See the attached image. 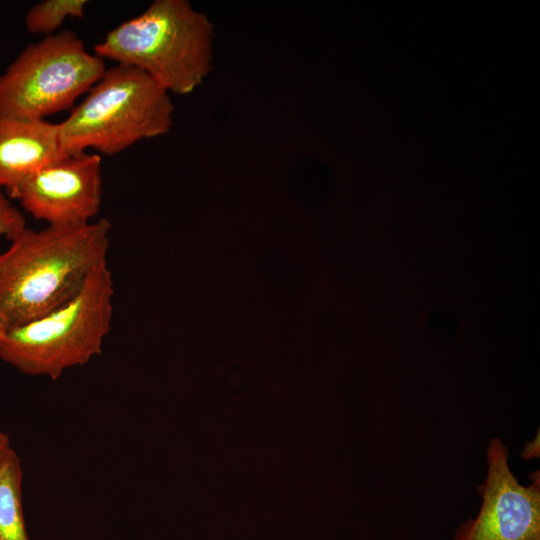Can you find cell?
<instances>
[{"label": "cell", "mask_w": 540, "mask_h": 540, "mask_svg": "<svg viewBox=\"0 0 540 540\" xmlns=\"http://www.w3.org/2000/svg\"><path fill=\"white\" fill-rule=\"evenodd\" d=\"M111 224L24 229L0 252V333L69 301L92 270L107 260Z\"/></svg>", "instance_id": "obj_1"}, {"label": "cell", "mask_w": 540, "mask_h": 540, "mask_svg": "<svg viewBox=\"0 0 540 540\" xmlns=\"http://www.w3.org/2000/svg\"><path fill=\"white\" fill-rule=\"evenodd\" d=\"M214 25L186 0H155L94 46L103 60L137 68L169 93L193 92L213 67Z\"/></svg>", "instance_id": "obj_2"}, {"label": "cell", "mask_w": 540, "mask_h": 540, "mask_svg": "<svg viewBox=\"0 0 540 540\" xmlns=\"http://www.w3.org/2000/svg\"><path fill=\"white\" fill-rule=\"evenodd\" d=\"M114 283L108 259L80 290L44 316L0 333V359L25 375L56 380L102 352L111 329Z\"/></svg>", "instance_id": "obj_3"}, {"label": "cell", "mask_w": 540, "mask_h": 540, "mask_svg": "<svg viewBox=\"0 0 540 540\" xmlns=\"http://www.w3.org/2000/svg\"><path fill=\"white\" fill-rule=\"evenodd\" d=\"M170 93L141 70L116 64L58 123L65 153L93 149L114 155L133 144L166 134L173 124Z\"/></svg>", "instance_id": "obj_4"}, {"label": "cell", "mask_w": 540, "mask_h": 540, "mask_svg": "<svg viewBox=\"0 0 540 540\" xmlns=\"http://www.w3.org/2000/svg\"><path fill=\"white\" fill-rule=\"evenodd\" d=\"M105 62L64 30L29 44L0 75V113L34 120L74 107L102 77Z\"/></svg>", "instance_id": "obj_5"}, {"label": "cell", "mask_w": 540, "mask_h": 540, "mask_svg": "<svg viewBox=\"0 0 540 540\" xmlns=\"http://www.w3.org/2000/svg\"><path fill=\"white\" fill-rule=\"evenodd\" d=\"M508 459L502 440L490 439L486 477L478 486L480 509L456 529L453 540H540L539 471L529 485H522Z\"/></svg>", "instance_id": "obj_6"}, {"label": "cell", "mask_w": 540, "mask_h": 540, "mask_svg": "<svg viewBox=\"0 0 540 540\" xmlns=\"http://www.w3.org/2000/svg\"><path fill=\"white\" fill-rule=\"evenodd\" d=\"M7 193L49 226L90 223L102 204V158L87 151L65 153Z\"/></svg>", "instance_id": "obj_7"}, {"label": "cell", "mask_w": 540, "mask_h": 540, "mask_svg": "<svg viewBox=\"0 0 540 540\" xmlns=\"http://www.w3.org/2000/svg\"><path fill=\"white\" fill-rule=\"evenodd\" d=\"M58 123L0 113V189L12 190L61 157Z\"/></svg>", "instance_id": "obj_8"}, {"label": "cell", "mask_w": 540, "mask_h": 540, "mask_svg": "<svg viewBox=\"0 0 540 540\" xmlns=\"http://www.w3.org/2000/svg\"><path fill=\"white\" fill-rule=\"evenodd\" d=\"M23 472L11 447L0 460V540H29L22 505Z\"/></svg>", "instance_id": "obj_9"}, {"label": "cell", "mask_w": 540, "mask_h": 540, "mask_svg": "<svg viewBox=\"0 0 540 540\" xmlns=\"http://www.w3.org/2000/svg\"><path fill=\"white\" fill-rule=\"evenodd\" d=\"M86 0H45L29 9L25 27L29 33L49 36L55 34L69 18L85 17Z\"/></svg>", "instance_id": "obj_10"}, {"label": "cell", "mask_w": 540, "mask_h": 540, "mask_svg": "<svg viewBox=\"0 0 540 540\" xmlns=\"http://www.w3.org/2000/svg\"><path fill=\"white\" fill-rule=\"evenodd\" d=\"M26 228L24 215L0 189V238L5 237L10 241Z\"/></svg>", "instance_id": "obj_11"}, {"label": "cell", "mask_w": 540, "mask_h": 540, "mask_svg": "<svg viewBox=\"0 0 540 540\" xmlns=\"http://www.w3.org/2000/svg\"><path fill=\"white\" fill-rule=\"evenodd\" d=\"M540 455V440H539V430L534 439L529 442H526L524 448L521 452V457L524 460H532L539 458Z\"/></svg>", "instance_id": "obj_12"}, {"label": "cell", "mask_w": 540, "mask_h": 540, "mask_svg": "<svg viewBox=\"0 0 540 540\" xmlns=\"http://www.w3.org/2000/svg\"><path fill=\"white\" fill-rule=\"evenodd\" d=\"M10 448L11 444L8 435L0 431V460Z\"/></svg>", "instance_id": "obj_13"}]
</instances>
